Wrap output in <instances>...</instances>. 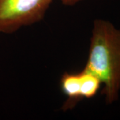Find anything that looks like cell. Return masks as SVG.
Masks as SVG:
<instances>
[{
  "mask_svg": "<svg viewBox=\"0 0 120 120\" xmlns=\"http://www.w3.org/2000/svg\"><path fill=\"white\" fill-rule=\"evenodd\" d=\"M83 70L98 78L103 85L105 103L119 98L120 91V30L103 19L94 22L88 57Z\"/></svg>",
  "mask_w": 120,
  "mask_h": 120,
  "instance_id": "6da1fadb",
  "label": "cell"
},
{
  "mask_svg": "<svg viewBox=\"0 0 120 120\" xmlns=\"http://www.w3.org/2000/svg\"><path fill=\"white\" fill-rule=\"evenodd\" d=\"M52 0H0V33L12 34L41 20Z\"/></svg>",
  "mask_w": 120,
  "mask_h": 120,
  "instance_id": "7a4b0ae2",
  "label": "cell"
},
{
  "mask_svg": "<svg viewBox=\"0 0 120 120\" xmlns=\"http://www.w3.org/2000/svg\"><path fill=\"white\" fill-rule=\"evenodd\" d=\"M60 88L67 96V100L62 106L64 112L73 109L82 99L80 94L79 73L65 72L60 79Z\"/></svg>",
  "mask_w": 120,
  "mask_h": 120,
  "instance_id": "3957f363",
  "label": "cell"
},
{
  "mask_svg": "<svg viewBox=\"0 0 120 120\" xmlns=\"http://www.w3.org/2000/svg\"><path fill=\"white\" fill-rule=\"evenodd\" d=\"M80 75V94L82 99H90L97 94L101 83L95 75L90 72L82 70Z\"/></svg>",
  "mask_w": 120,
  "mask_h": 120,
  "instance_id": "277c9868",
  "label": "cell"
},
{
  "mask_svg": "<svg viewBox=\"0 0 120 120\" xmlns=\"http://www.w3.org/2000/svg\"><path fill=\"white\" fill-rule=\"evenodd\" d=\"M61 1L63 3V4H64L65 5H71V6L82 0H61Z\"/></svg>",
  "mask_w": 120,
  "mask_h": 120,
  "instance_id": "5b68a950",
  "label": "cell"
}]
</instances>
